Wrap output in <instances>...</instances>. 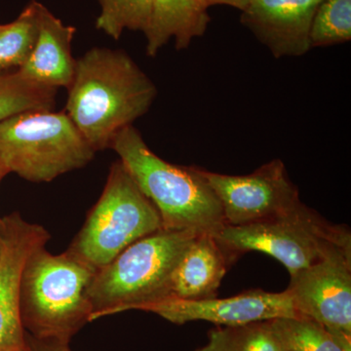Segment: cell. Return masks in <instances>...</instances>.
I'll list each match as a JSON object with an SVG mask.
<instances>
[{
  "mask_svg": "<svg viewBox=\"0 0 351 351\" xmlns=\"http://www.w3.org/2000/svg\"><path fill=\"white\" fill-rule=\"evenodd\" d=\"M64 112L95 152L149 112L157 89L126 52L94 47L76 60Z\"/></svg>",
  "mask_w": 351,
  "mask_h": 351,
  "instance_id": "1",
  "label": "cell"
},
{
  "mask_svg": "<svg viewBox=\"0 0 351 351\" xmlns=\"http://www.w3.org/2000/svg\"><path fill=\"white\" fill-rule=\"evenodd\" d=\"M110 149L156 206L165 230L216 234L226 226L221 203L199 168L163 160L134 125L119 131Z\"/></svg>",
  "mask_w": 351,
  "mask_h": 351,
  "instance_id": "2",
  "label": "cell"
},
{
  "mask_svg": "<svg viewBox=\"0 0 351 351\" xmlns=\"http://www.w3.org/2000/svg\"><path fill=\"white\" fill-rule=\"evenodd\" d=\"M98 270L66 250L53 255L38 247L23 269V326L34 339L68 343L93 313L91 289Z\"/></svg>",
  "mask_w": 351,
  "mask_h": 351,
  "instance_id": "3",
  "label": "cell"
},
{
  "mask_svg": "<svg viewBox=\"0 0 351 351\" xmlns=\"http://www.w3.org/2000/svg\"><path fill=\"white\" fill-rule=\"evenodd\" d=\"M199 233L161 228L127 247L97 272L90 321L167 298L173 272Z\"/></svg>",
  "mask_w": 351,
  "mask_h": 351,
  "instance_id": "4",
  "label": "cell"
},
{
  "mask_svg": "<svg viewBox=\"0 0 351 351\" xmlns=\"http://www.w3.org/2000/svg\"><path fill=\"white\" fill-rule=\"evenodd\" d=\"M95 154L64 110H29L0 122V162L27 181H53L84 167Z\"/></svg>",
  "mask_w": 351,
  "mask_h": 351,
  "instance_id": "5",
  "label": "cell"
},
{
  "mask_svg": "<svg viewBox=\"0 0 351 351\" xmlns=\"http://www.w3.org/2000/svg\"><path fill=\"white\" fill-rule=\"evenodd\" d=\"M214 235L235 258L261 252L282 263L290 276L335 254H351L348 228L332 225L302 201L280 216L249 225H226Z\"/></svg>",
  "mask_w": 351,
  "mask_h": 351,
  "instance_id": "6",
  "label": "cell"
},
{
  "mask_svg": "<svg viewBox=\"0 0 351 351\" xmlns=\"http://www.w3.org/2000/svg\"><path fill=\"white\" fill-rule=\"evenodd\" d=\"M163 228L160 215L121 161L110 167L100 199L68 251L97 270L134 242Z\"/></svg>",
  "mask_w": 351,
  "mask_h": 351,
  "instance_id": "7",
  "label": "cell"
},
{
  "mask_svg": "<svg viewBox=\"0 0 351 351\" xmlns=\"http://www.w3.org/2000/svg\"><path fill=\"white\" fill-rule=\"evenodd\" d=\"M199 171L221 203L226 225L265 221L287 213L301 202L299 189L280 159L245 176L219 174L201 168Z\"/></svg>",
  "mask_w": 351,
  "mask_h": 351,
  "instance_id": "8",
  "label": "cell"
},
{
  "mask_svg": "<svg viewBox=\"0 0 351 351\" xmlns=\"http://www.w3.org/2000/svg\"><path fill=\"white\" fill-rule=\"evenodd\" d=\"M136 309L156 313L179 325L193 321H207L221 326H240L276 318L300 316L287 291L269 293L261 289L247 291L226 299L165 298L142 304Z\"/></svg>",
  "mask_w": 351,
  "mask_h": 351,
  "instance_id": "9",
  "label": "cell"
},
{
  "mask_svg": "<svg viewBox=\"0 0 351 351\" xmlns=\"http://www.w3.org/2000/svg\"><path fill=\"white\" fill-rule=\"evenodd\" d=\"M290 276L286 291L300 315L351 335V254H335Z\"/></svg>",
  "mask_w": 351,
  "mask_h": 351,
  "instance_id": "10",
  "label": "cell"
},
{
  "mask_svg": "<svg viewBox=\"0 0 351 351\" xmlns=\"http://www.w3.org/2000/svg\"><path fill=\"white\" fill-rule=\"evenodd\" d=\"M50 234L19 213L3 218L0 237V351H29L21 317L23 269L29 255L45 246Z\"/></svg>",
  "mask_w": 351,
  "mask_h": 351,
  "instance_id": "11",
  "label": "cell"
},
{
  "mask_svg": "<svg viewBox=\"0 0 351 351\" xmlns=\"http://www.w3.org/2000/svg\"><path fill=\"white\" fill-rule=\"evenodd\" d=\"M322 0H249L241 23L274 58L301 57L311 49V24Z\"/></svg>",
  "mask_w": 351,
  "mask_h": 351,
  "instance_id": "12",
  "label": "cell"
},
{
  "mask_svg": "<svg viewBox=\"0 0 351 351\" xmlns=\"http://www.w3.org/2000/svg\"><path fill=\"white\" fill-rule=\"evenodd\" d=\"M237 258L212 233L196 235L173 272L167 298L201 300L216 297L226 270Z\"/></svg>",
  "mask_w": 351,
  "mask_h": 351,
  "instance_id": "13",
  "label": "cell"
},
{
  "mask_svg": "<svg viewBox=\"0 0 351 351\" xmlns=\"http://www.w3.org/2000/svg\"><path fill=\"white\" fill-rule=\"evenodd\" d=\"M75 32V27L64 24L43 5L34 49L17 71L25 77L46 86L68 89L76 66L71 52Z\"/></svg>",
  "mask_w": 351,
  "mask_h": 351,
  "instance_id": "14",
  "label": "cell"
},
{
  "mask_svg": "<svg viewBox=\"0 0 351 351\" xmlns=\"http://www.w3.org/2000/svg\"><path fill=\"white\" fill-rule=\"evenodd\" d=\"M210 19L195 0H154L147 32V55L156 57L171 39L178 50L186 49L193 39L207 31Z\"/></svg>",
  "mask_w": 351,
  "mask_h": 351,
  "instance_id": "15",
  "label": "cell"
},
{
  "mask_svg": "<svg viewBox=\"0 0 351 351\" xmlns=\"http://www.w3.org/2000/svg\"><path fill=\"white\" fill-rule=\"evenodd\" d=\"M58 90L29 80L18 71L0 73V122L21 112L53 110Z\"/></svg>",
  "mask_w": 351,
  "mask_h": 351,
  "instance_id": "16",
  "label": "cell"
},
{
  "mask_svg": "<svg viewBox=\"0 0 351 351\" xmlns=\"http://www.w3.org/2000/svg\"><path fill=\"white\" fill-rule=\"evenodd\" d=\"M43 4L32 0L13 22L0 32V73L19 69L29 59L36 38Z\"/></svg>",
  "mask_w": 351,
  "mask_h": 351,
  "instance_id": "17",
  "label": "cell"
},
{
  "mask_svg": "<svg viewBox=\"0 0 351 351\" xmlns=\"http://www.w3.org/2000/svg\"><path fill=\"white\" fill-rule=\"evenodd\" d=\"M269 324L280 351H343L329 330L306 316L276 318Z\"/></svg>",
  "mask_w": 351,
  "mask_h": 351,
  "instance_id": "18",
  "label": "cell"
},
{
  "mask_svg": "<svg viewBox=\"0 0 351 351\" xmlns=\"http://www.w3.org/2000/svg\"><path fill=\"white\" fill-rule=\"evenodd\" d=\"M196 351H280L269 321L216 328Z\"/></svg>",
  "mask_w": 351,
  "mask_h": 351,
  "instance_id": "19",
  "label": "cell"
},
{
  "mask_svg": "<svg viewBox=\"0 0 351 351\" xmlns=\"http://www.w3.org/2000/svg\"><path fill=\"white\" fill-rule=\"evenodd\" d=\"M100 14L96 27L115 40L126 29L147 32L151 23L154 0H98Z\"/></svg>",
  "mask_w": 351,
  "mask_h": 351,
  "instance_id": "20",
  "label": "cell"
},
{
  "mask_svg": "<svg viewBox=\"0 0 351 351\" xmlns=\"http://www.w3.org/2000/svg\"><path fill=\"white\" fill-rule=\"evenodd\" d=\"M311 48L328 47L351 39V0H322L311 24Z\"/></svg>",
  "mask_w": 351,
  "mask_h": 351,
  "instance_id": "21",
  "label": "cell"
},
{
  "mask_svg": "<svg viewBox=\"0 0 351 351\" xmlns=\"http://www.w3.org/2000/svg\"><path fill=\"white\" fill-rule=\"evenodd\" d=\"M29 351H71L68 343L56 341H43V339H32L27 341Z\"/></svg>",
  "mask_w": 351,
  "mask_h": 351,
  "instance_id": "22",
  "label": "cell"
},
{
  "mask_svg": "<svg viewBox=\"0 0 351 351\" xmlns=\"http://www.w3.org/2000/svg\"><path fill=\"white\" fill-rule=\"evenodd\" d=\"M195 2L204 11H208L210 7L215 5L232 6L242 11L248 5L249 0H195Z\"/></svg>",
  "mask_w": 351,
  "mask_h": 351,
  "instance_id": "23",
  "label": "cell"
},
{
  "mask_svg": "<svg viewBox=\"0 0 351 351\" xmlns=\"http://www.w3.org/2000/svg\"><path fill=\"white\" fill-rule=\"evenodd\" d=\"M8 174L4 166L2 165V163L0 162V182H1L2 179H3L5 176ZM2 228H3V219L0 218V237H1Z\"/></svg>",
  "mask_w": 351,
  "mask_h": 351,
  "instance_id": "24",
  "label": "cell"
},
{
  "mask_svg": "<svg viewBox=\"0 0 351 351\" xmlns=\"http://www.w3.org/2000/svg\"><path fill=\"white\" fill-rule=\"evenodd\" d=\"M4 27H5V24H0V32L4 29Z\"/></svg>",
  "mask_w": 351,
  "mask_h": 351,
  "instance_id": "25",
  "label": "cell"
}]
</instances>
